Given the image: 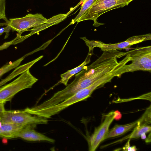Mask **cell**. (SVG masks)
I'll use <instances>...</instances> for the list:
<instances>
[{
    "instance_id": "obj_1",
    "label": "cell",
    "mask_w": 151,
    "mask_h": 151,
    "mask_svg": "<svg viewBox=\"0 0 151 151\" xmlns=\"http://www.w3.org/2000/svg\"><path fill=\"white\" fill-rule=\"evenodd\" d=\"M129 56V64L125 65L118 71V78L127 72L142 70L151 71V46L135 48L127 52Z\"/></svg>"
},
{
    "instance_id": "obj_2",
    "label": "cell",
    "mask_w": 151,
    "mask_h": 151,
    "mask_svg": "<svg viewBox=\"0 0 151 151\" xmlns=\"http://www.w3.org/2000/svg\"><path fill=\"white\" fill-rule=\"evenodd\" d=\"M38 80L28 69L12 82L0 87V105L11 101L19 91L31 88Z\"/></svg>"
},
{
    "instance_id": "obj_3",
    "label": "cell",
    "mask_w": 151,
    "mask_h": 151,
    "mask_svg": "<svg viewBox=\"0 0 151 151\" xmlns=\"http://www.w3.org/2000/svg\"><path fill=\"white\" fill-rule=\"evenodd\" d=\"M95 90L92 85L81 89L60 103L47 108L34 111L29 114L45 119L49 118L68 106L89 97Z\"/></svg>"
},
{
    "instance_id": "obj_4",
    "label": "cell",
    "mask_w": 151,
    "mask_h": 151,
    "mask_svg": "<svg viewBox=\"0 0 151 151\" xmlns=\"http://www.w3.org/2000/svg\"><path fill=\"white\" fill-rule=\"evenodd\" d=\"M134 0H96L92 6L76 22L91 20L94 21L93 26L98 27L104 24L97 22L100 15L110 10L127 6Z\"/></svg>"
},
{
    "instance_id": "obj_5",
    "label": "cell",
    "mask_w": 151,
    "mask_h": 151,
    "mask_svg": "<svg viewBox=\"0 0 151 151\" xmlns=\"http://www.w3.org/2000/svg\"><path fill=\"white\" fill-rule=\"evenodd\" d=\"M4 105H0V122L2 124L13 123L35 128L38 124L48 123L46 119L32 116L23 110H6Z\"/></svg>"
},
{
    "instance_id": "obj_6",
    "label": "cell",
    "mask_w": 151,
    "mask_h": 151,
    "mask_svg": "<svg viewBox=\"0 0 151 151\" xmlns=\"http://www.w3.org/2000/svg\"><path fill=\"white\" fill-rule=\"evenodd\" d=\"M80 38L84 41L89 49L93 50L95 47H98L103 51L117 50H121L129 48L133 45L151 40V34L149 33L129 37L125 41L114 44H106L100 41L90 40L85 37Z\"/></svg>"
},
{
    "instance_id": "obj_7",
    "label": "cell",
    "mask_w": 151,
    "mask_h": 151,
    "mask_svg": "<svg viewBox=\"0 0 151 151\" xmlns=\"http://www.w3.org/2000/svg\"><path fill=\"white\" fill-rule=\"evenodd\" d=\"M42 15L39 13L28 14L20 18L10 19L8 25L13 31L17 32V36L21 37L23 32L30 28H36L46 23L48 21Z\"/></svg>"
},
{
    "instance_id": "obj_8",
    "label": "cell",
    "mask_w": 151,
    "mask_h": 151,
    "mask_svg": "<svg viewBox=\"0 0 151 151\" xmlns=\"http://www.w3.org/2000/svg\"><path fill=\"white\" fill-rule=\"evenodd\" d=\"M118 113V111H112L106 114L103 122L99 126L95 129L89 139V151H95L101 142L105 140L110 125L117 116Z\"/></svg>"
},
{
    "instance_id": "obj_9",
    "label": "cell",
    "mask_w": 151,
    "mask_h": 151,
    "mask_svg": "<svg viewBox=\"0 0 151 151\" xmlns=\"http://www.w3.org/2000/svg\"><path fill=\"white\" fill-rule=\"evenodd\" d=\"M149 111L146 110L145 113L139 119L132 123L125 125H115L111 130L109 131L105 139L122 134L138 125L141 124H145L142 123L143 122L147 124L149 121L148 120L149 119V115L150 114V113H149Z\"/></svg>"
},
{
    "instance_id": "obj_10",
    "label": "cell",
    "mask_w": 151,
    "mask_h": 151,
    "mask_svg": "<svg viewBox=\"0 0 151 151\" xmlns=\"http://www.w3.org/2000/svg\"><path fill=\"white\" fill-rule=\"evenodd\" d=\"M34 128L28 127L22 129L17 135V138L19 137L29 141H46L54 143L55 140L38 132Z\"/></svg>"
},
{
    "instance_id": "obj_11",
    "label": "cell",
    "mask_w": 151,
    "mask_h": 151,
    "mask_svg": "<svg viewBox=\"0 0 151 151\" xmlns=\"http://www.w3.org/2000/svg\"><path fill=\"white\" fill-rule=\"evenodd\" d=\"M28 127H32L13 123L2 124L0 128V137L8 139L16 138L17 135L22 129Z\"/></svg>"
},
{
    "instance_id": "obj_12",
    "label": "cell",
    "mask_w": 151,
    "mask_h": 151,
    "mask_svg": "<svg viewBox=\"0 0 151 151\" xmlns=\"http://www.w3.org/2000/svg\"><path fill=\"white\" fill-rule=\"evenodd\" d=\"M93 50L89 49L88 54L86 59L80 65L60 75L61 79L59 82L66 86L70 78L75 74H76L84 69L86 65L90 62L91 58L93 54Z\"/></svg>"
},
{
    "instance_id": "obj_13",
    "label": "cell",
    "mask_w": 151,
    "mask_h": 151,
    "mask_svg": "<svg viewBox=\"0 0 151 151\" xmlns=\"http://www.w3.org/2000/svg\"><path fill=\"white\" fill-rule=\"evenodd\" d=\"M151 129L150 125L147 124H139L137 125L131 134L126 137L123 139H137L141 137L142 139L146 138L145 134L150 132Z\"/></svg>"
},
{
    "instance_id": "obj_14",
    "label": "cell",
    "mask_w": 151,
    "mask_h": 151,
    "mask_svg": "<svg viewBox=\"0 0 151 151\" xmlns=\"http://www.w3.org/2000/svg\"><path fill=\"white\" fill-rule=\"evenodd\" d=\"M96 0H82L83 3L81 9L77 16L70 24H73L81 18L92 6Z\"/></svg>"
},
{
    "instance_id": "obj_15",
    "label": "cell",
    "mask_w": 151,
    "mask_h": 151,
    "mask_svg": "<svg viewBox=\"0 0 151 151\" xmlns=\"http://www.w3.org/2000/svg\"><path fill=\"white\" fill-rule=\"evenodd\" d=\"M5 6L6 0H0V26L8 25L9 22L6 17Z\"/></svg>"
},
{
    "instance_id": "obj_16",
    "label": "cell",
    "mask_w": 151,
    "mask_h": 151,
    "mask_svg": "<svg viewBox=\"0 0 151 151\" xmlns=\"http://www.w3.org/2000/svg\"><path fill=\"white\" fill-rule=\"evenodd\" d=\"M21 58L14 62L5 65L0 68V77L11 70L18 66L24 59Z\"/></svg>"
},
{
    "instance_id": "obj_17",
    "label": "cell",
    "mask_w": 151,
    "mask_h": 151,
    "mask_svg": "<svg viewBox=\"0 0 151 151\" xmlns=\"http://www.w3.org/2000/svg\"><path fill=\"white\" fill-rule=\"evenodd\" d=\"M130 139H129L128 142L126 144L124 147H123L124 150L125 151H136L137 149L135 146L131 147L130 145Z\"/></svg>"
},
{
    "instance_id": "obj_18",
    "label": "cell",
    "mask_w": 151,
    "mask_h": 151,
    "mask_svg": "<svg viewBox=\"0 0 151 151\" xmlns=\"http://www.w3.org/2000/svg\"><path fill=\"white\" fill-rule=\"evenodd\" d=\"M2 142L4 144H7L8 143V139L4 137L3 138Z\"/></svg>"
},
{
    "instance_id": "obj_19",
    "label": "cell",
    "mask_w": 151,
    "mask_h": 151,
    "mask_svg": "<svg viewBox=\"0 0 151 151\" xmlns=\"http://www.w3.org/2000/svg\"><path fill=\"white\" fill-rule=\"evenodd\" d=\"M2 125V123L0 122V128L1 127Z\"/></svg>"
}]
</instances>
